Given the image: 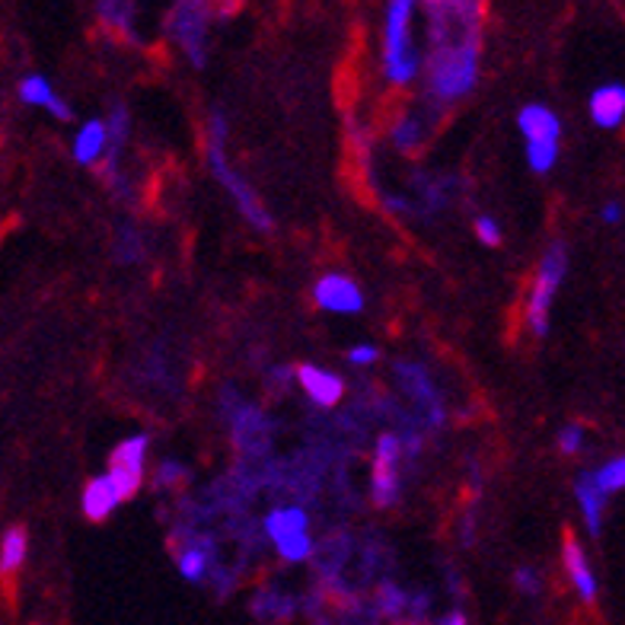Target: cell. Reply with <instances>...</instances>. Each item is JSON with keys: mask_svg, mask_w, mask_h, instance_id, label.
I'll use <instances>...</instances> for the list:
<instances>
[{"mask_svg": "<svg viewBox=\"0 0 625 625\" xmlns=\"http://www.w3.org/2000/svg\"><path fill=\"white\" fill-rule=\"evenodd\" d=\"M27 549H29V537L23 527L7 530V533H3V543H0V571H3V574L20 571V565L27 562Z\"/></svg>", "mask_w": 625, "mask_h": 625, "instance_id": "ac0fdd59", "label": "cell"}, {"mask_svg": "<svg viewBox=\"0 0 625 625\" xmlns=\"http://www.w3.org/2000/svg\"><path fill=\"white\" fill-rule=\"evenodd\" d=\"M514 581L523 594H530V597H537V594H540V577L533 574V569H517Z\"/></svg>", "mask_w": 625, "mask_h": 625, "instance_id": "83f0119b", "label": "cell"}, {"mask_svg": "<svg viewBox=\"0 0 625 625\" xmlns=\"http://www.w3.org/2000/svg\"><path fill=\"white\" fill-rule=\"evenodd\" d=\"M574 494H577V504L584 511V520H587V530L591 537H600V527H603V504H606V491L597 486V476L594 472H584L577 476L574 482Z\"/></svg>", "mask_w": 625, "mask_h": 625, "instance_id": "9a60e30c", "label": "cell"}, {"mask_svg": "<svg viewBox=\"0 0 625 625\" xmlns=\"http://www.w3.org/2000/svg\"><path fill=\"white\" fill-rule=\"evenodd\" d=\"M399 437L383 435L377 440V450H374V479H371V491H374V501L381 508H389L396 498H399Z\"/></svg>", "mask_w": 625, "mask_h": 625, "instance_id": "8992f818", "label": "cell"}, {"mask_svg": "<svg viewBox=\"0 0 625 625\" xmlns=\"http://www.w3.org/2000/svg\"><path fill=\"white\" fill-rule=\"evenodd\" d=\"M186 476V469L179 466L176 460H166L160 469H157V486H173L176 479H183Z\"/></svg>", "mask_w": 625, "mask_h": 625, "instance_id": "f546056e", "label": "cell"}, {"mask_svg": "<svg viewBox=\"0 0 625 625\" xmlns=\"http://www.w3.org/2000/svg\"><path fill=\"white\" fill-rule=\"evenodd\" d=\"M594 476H597V486L606 491V494L623 491L625 489V457H616V460L603 462Z\"/></svg>", "mask_w": 625, "mask_h": 625, "instance_id": "ffe728a7", "label": "cell"}, {"mask_svg": "<svg viewBox=\"0 0 625 625\" xmlns=\"http://www.w3.org/2000/svg\"><path fill=\"white\" fill-rule=\"evenodd\" d=\"M173 35L179 39L183 52L191 58L195 67L205 64V29H208V13L198 7V3H183L176 7L173 20H169Z\"/></svg>", "mask_w": 625, "mask_h": 625, "instance_id": "ba28073f", "label": "cell"}, {"mask_svg": "<svg viewBox=\"0 0 625 625\" xmlns=\"http://www.w3.org/2000/svg\"><path fill=\"white\" fill-rule=\"evenodd\" d=\"M603 220H606V223H619V220H623V205H619V201L603 205Z\"/></svg>", "mask_w": 625, "mask_h": 625, "instance_id": "4dcf8cb0", "label": "cell"}, {"mask_svg": "<svg viewBox=\"0 0 625 625\" xmlns=\"http://www.w3.org/2000/svg\"><path fill=\"white\" fill-rule=\"evenodd\" d=\"M300 377V386H303V393L316 403V406H335L338 399H342V393H345V383L342 377H335V374H329L323 367H316V364H303L298 371Z\"/></svg>", "mask_w": 625, "mask_h": 625, "instance_id": "7c38bea8", "label": "cell"}, {"mask_svg": "<svg viewBox=\"0 0 625 625\" xmlns=\"http://www.w3.org/2000/svg\"><path fill=\"white\" fill-rule=\"evenodd\" d=\"M208 562H211L208 545H186V549L179 552V571H183V577L191 581V584L205 581V574H208Z\"/></svg>", "mask_w": 625, "mask_h": 625, "instance_id": "d6986e66", "label": "cell"}, {"mask_svg": "<svg viewBox=\"0 0 625 625\" xmlns=\"http://www.w3.org/2000/svg\"><path fill=\"white\" fill-rule=\"evenodd\" d=\"M408 603H412V597H406L396 584H383L381 594H377V606H381L386 616H403Z\"/></svg>", "mask_w": 625, "mask_h": 625, "instance_id": "603a6c76", "label": "cell"}, {"mask_svg": "<svg viewBox=\"0 0 625 625\" xmlns=\"http://www.w3.org/2000/svg\"><path fill=\"white\" fill-rule=\"evenodd\" d=\"M479 77V29H469L457 45L444 42L435 45V58H431V93L440 103H454L466 96Z\"/></svg>", "mask_w": 625, "mask_h": 625, "instance_id": "6da1fadb", "label": "cell"}, {"mask_svg": "<svg viewBox=\"0 0 625 625\" xmlns=\"http://www.w3.org/2000/svg\"><path fill=\"white\" fill-rule=\"evenodd\" d=\"M313 300L329 313H361L364 291L345 274H323L313 288Z\"/></svg>", "mask_w": 625, "mask_h": 625, "instance_id": "9c48e42d", "label": "cell"}, {"mask_svg": "<svg viewBox=\"0 0 625 625\" xmlns=\"http://www.w3.org/2000/svg\"><path fill=\"white\" fill-rule=\"evenodd\" d=\"M223 137H227V122H223V115L215 112L211 115V137H208V160H211V173L218 176V183L223 189L233 195V201L240 205V215H243L252 227H259V230H269L272 227V218H269V211L262 208V201L252 195V189L246 186L243 176H237L230 164H227V157H223Z\"/></svg>", "mask_w": 625, "mask_h": 625, "instance_id": "3957f363", "label": "cell"}, {"mask_svg": "<svg viewBox=\"0 0 625 625\" xmlns=\"http://www.w3.org/2000/svg\"><path fill=\"white\" fill-rule=\"evenodd\" d=\"M440 625H469V623H466V616H462L460 610H454V613H450V616H447V619H444Z\"/></svg>", "mask_w": 625, "mask_h": 625, "instance_id": "1f68e13d", "label": "cell"}, {"mask_svg": "<svg viewBox=\"0 0 625 625\" xmlns=\"http://www.w3.org/2000/svg\"><path fill=\"white\" fill-rule=\"evenodd\" d=\"M110 137H112V154L110 160L115 164V150L125 144V137H128V115H125V110H115L112 112L110 118Z\"/></svg>", "mask_w": 625, "mask_h": 625, "instance_id": "d4e9b609", "label": "cell"}, {"mask_svg": "<svg viewBox=\"0 0 625 625\" xmlns=\"http://www.w3.org/2000/svg\"><path fill=\"white\" fill-rule=\"evenodd\" d=\"M565 269H569L565 246L555 243L552 249H545L537 281H533V291H530V300H527V326L533 329V335H545L549 332L552 300H555V291H559V284L565 278Z\"/></svg>", "mask_w": 625, "mask_h": 625, "instance_id": "277c9868", "label": "cell"}, {"mask_svg": "<svg viewBox=\"0 0 625 625\" xmlns=\"http://www.w3.org/2000/svg\"><path fill=\"white\" fill-rule=\"evenodd\" d=\"M100 17H103L110 27L122 29L125 35H132V7H125V3H103V7H100Z\"/></svg>", "mask_w": 625, "mask_h": 625, "instance_id": "cb8c5ba5", "label": "cell"}, {"mask_svg": "<svg viewBox=\"0 0 625 625\" xmlns=\"http://www.w3.org/2000/svg\"><path fill=\"white\" fill-rule=\"evenodd\" d=\"M144 457H147V437L137 435L122 440L110 457V476L115 479V486L122 489V494H135L144 476Z\"/></svg>", "mask_w": 625, "mask_h": 625, "instance_id": "52a82bcc", "label": "cell"}, {"mask_svg": "<svg viewBox=\"0 0 625 625\" xmlns=\"http://www.w3.org/2000/svg\"><path fill=\"white\" fill-rule=\"evenodd\" d=\"M476 237H479V243H486V246L501 243V227H498V220L489 218V215L476 218Z\"/></svg>", "mask_w": 625, "mask_h": 625, "instance_id": "484cf974", "label": "cell"}, {"mask_svg": "<svg viewBox=\"0 0 625 625\" xmlns=\"http://www.w3.org/2000/svg\"><path fill=\"white\" fill-rule=\"evenodd\" d=\"M559 160V144H527V164L533 173H549Z\"/></svg>", "mask_w": 625, "mask_h": 625, "instance_id": "7402d4cb", "label": "cell"}, {"mask_svg": "<svg viewBox=\"0 0 625 625\" xmlns=\"http://www.w3.org/2000/svg\"><path fill=\"white\" fill-rule=\"evenodd\" d=\"M17 90H20V100H23L27 106H45L55 118H71V106H67L64 100H58L52 83L45 81L42 74H29V77H23Z\"/></svg>", "mask_w": 625, "mask_h": 625, "instance_id": "2e32d148", "label": "cell"}, {"mask_svg": "<svg viewBox=\"0 0 625 625\" xmlns=\"http://www.w3.org/2000/svg\"><path fill=\"white\" fill-rule=\"evenodd\" d=\"M118 501H125V494L115 486V479H112L110 472L96 476L83 489V514L90 517V520H103V517H110L118 508Z\"/></svg>", "mask_w": 625, "mask_h": 625, "instance_id": "4fadbf2b", "label": "cell"}, {"mask_svg": "<svg viewBox=\"0 0 625 625\" xmlns=\"http://www.w3.org/2000/svg\"><path fill=\"white\" fill-rule=\"evenodd\" d=\"M412 29V3L393 0L386 7V32H383V61H386V77L396 86H406L418 74V49L408 39Z\"/></svg>", "mask_w": 625, "mask_h": 625, "instance_id": "7a4b0ae2", "label": "cell"}, {"mask_svg": "<svg viewBox=\"0 0 625 625\" xmlns=\"http://www.w3.org/2000/svg\"><path fill=\"white\" fill-rule=\"evenodd\" d=\"M562 559H565V571H569L571 587L577 591V597L584 600V603H594L597 600V577L591 571V562H587L584 549H581V543L571 533L565 537V545H562Z\"/></svg>", "mask_w": 625, "mask_h": 625, "instance_id": "30bf717a", "label": "cell"}, {"mask_svg": "<svg viewBox=\"0 0 625 625\" xmlns=\"http://www.w3.org/2000/svg\"><path fill=\"white\" fill-rule=\"evenodd\" d=\"M517 128L527 137V144H559V135H562L559 115L545 106H523L517 115Z\"/></svg>", "mask_w": 625, "mask_h": 625, "instance_id": "8fae6325", "label": "cell"}, {"mask_svg": "<svg viewBox=\"0 0 625 625\" xmlns=\"http://www.w3.org/2000/svg\"><path fill=\"white\" fill-rule=\"evenodd\" d=\"M591 118L600 128H619L625 122V83H606L591 96Z\"/></svg>", "mask_w": 625, "mask_h": 625, "instance_id": "5bb4252c", "label": "cell"}, {"mask_svg": "<svg viewBox=\"0 0 625 625\" xmlns=\"http://www.w3.org/2000/svg\"><path fill=\"white\" fill-rule=\"evenodd\" d=\"M310 520L303 508H278L265 517V530L278 545L284 562H306L313 552V540H310Z\"/></svg>", "mask_w": 625, "mask_h": 625, "instance_id": "5b68a950", "label": "cell"}, {"mask_svg": "<svg viewBox=\"0 0 625 625\" xmlns=\"http://www.w3.org/2000/svg\"><path fill=\"white\" fill-rule=\"evenodd\" d=\"M381 357V352L374 348V345H354L352 352H348V361H352L354 367H367V364H374Z\"/></svg>", "mask_w": 625, "mask_h": 625, "instance_id": "f1b7e54d", "label": "cell"}, {"mask_svg": "<svg viewBox=\"0 0 625 625\" xmlns=\"http://www.w3.org/2000/svg\"><path fill=\"white\" fill-rule=\"evenodd\" d=\"M106 144H110V128L103 125V122H86L77 137H74V160L77 164H96L100 157H103V150H106Z\"/></svg>", "mask_w": 625, "mask_h": 625, "instance_id": "e0dca14e", "label": "cell"}, {"mask_svg": "<svg viewBox=\"0 0 625 625\" xmlns=\"http://www.w3.org/2000/svg\"><path fill=\"white\" fill-rule=\"evenodd\" d=\"M393 140H396V147L399 150H415L418 144H421V122L415 118V115H403L399 122H396V128H393Z\"/></svg>", "mask_w": 625, "mask_h": 625, "instance_id": "44dd1931", "label": "cell"}, {"mask_svg": "<svg viewBox=\"0 0 625 625\" xmlns=\"http://www.w3.org/2000/svg\"><path fill=\"white\" fill-rule=\"evenodd\" d=\"M581 444H584V428L581 425H565L562 431H559V447H562V454H577L581 450Z\"/></svg>", "mask_w": 625, "mask_h": 625, "instance_id": "4316f807", "label": "cell"}]
</instances>
